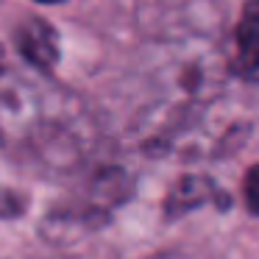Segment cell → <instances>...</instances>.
Wrapping results in <instances>:
<instances>
[{"label":"cell","instance_id":"cell-2","mask_svg":"<svg viewBox=\"0 0 259 259\" xmlns=\"http://www.w3.org/2000/svg\"><path fill=\"white\" fill-rule=\"evenodd\" d=\"M229 67L242 81H259V0H248L240 12Z\"/></svg>","mask_w":259,"mask_h":259},{"label":"cell","instance_id":"cell-6","mask_svg":"<svg viewBox=\"0 0 259 259\" xmlns=\"http://www.w3.org/2000/svg\"><path fill=\"white\" fill-rule=\"evenodd\" d=\"M242 195H245V203L253 214H259V164H253L245 173V184H242Z\"/></svg>","mask_w":259,"mask_h":259},{"label":"cell","instance_id":"cell-5","mask_svg":"<svg viewBox=\"0 0 259 259\" xmlns=\"http://www.w3.org/2000/svg\"><path fill=\"white\" fill-rule=\"evenodd\" d=\"M25 209H28V198L23 192L0 187V220H14L25 214Z\"/></svg>","mask_w":259,"mask_h":259},{"label":"cell","instance_id":"cell-4","mask_svg":"<svg viewBox=\"0 0 259 259\" xmlns=\"http://www.w3.org/2000/svg\"><path fill=\"white\" fill-rule=\"evenodd\" d=\"M203 203H226V195L212 179L206 176H184L173 184V190L164 198V214L167 218H181Z\"/></svg>","mask_w":259,"mask_h":259},{"label":"cell","instance_id":"cell-1","mask_svg":"<svg viewBox=\"0 0 259 259\" xmlns=\"http://www.w3.org/2000/svg\"><path fill=\"white\" fill-rule=\"evenodd\" d=\"M128 195H131L128 173H123V170H117V167L101 170V173L92 179V184L87 187L84 195L70 198V201H64L59 209L48 212L42 229H45V234L51 237V240L53 237H56V240H62V237H67V240L70 237H78V234H84V231L98 229L101 223H106L109 214H112Z\"/></svg>","mask_w":259,"mask_h":259},{"label":"cell","instance_id":"cell-7","mask_svg":"<svg viewBox=\"0 0 259 259\" xmlns=\"http://www.w3.org/2000/svg\"><path fill=\"white\" fill-rule=\"evenodd\" d=\"M6 73V51H3V45H0V75Z\"/></svg>","mask_w":259,"mask_h":259},{"label":"cell","instance_id":"cell-8","mask_svg":"<svg viewBox=\"0 0 259 259\" xmlns=\"http://www.w3.org/2000/svg\"><path fill=\"white\" fill-rule=\"evenodd\" d=\"M156 259H184V256H176V253H164V256H156Z\"/></svg>","mask_w":259,"mask_h":259},{"label":"cell","instance_id":"cell-9","mask_svg":"<svg viewBox=\"0 0 259 259\" xmlns=\"http://www.w3.org/2000/svg\"><path fill=\"white\" fill-rule=\"evenodd\" d=\"M36 3H62V0H36Z\"/></svg>","mask_w":259,"mask_h":259},{"label":"cell","instance_id":"cell-3","mask_svg":"<svg viewBox=\"0 0 259 259\" xmlns=\"http://www.w3.org/2000/svg\"><path fill=\"white\" fill-rule=\"evenodd\" d=\"M14 45L20 56L36 70H51L59 62V34L42 17H25L14 31Z\"/></svg>","mask_w":259,"mask_h":259}]
</instances>
